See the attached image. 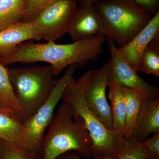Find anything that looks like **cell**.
I'll return each mask as SVG.
<instances>
[{
  "label": "cell",
  "instance_id": "obj_1",
  "mask_svg": "<svg viewBox=\"0 0 159 159\" xmlns=\"http://www.w3.org/2000/svg\"><path fill=\"white\" fill-rule=\"evenodd\" d=\"M106 41L104 34L66 44L28 41L19 46L11 55L1 57L0 62L5 66L17 62H47L52 67L54 76H57L72 65L76 64L83 68L89 61L97 60L103 52L102 46Z\"/></svg>",
  "mask_w": 159,
  "mask_h": 159
},
{
  "label": "cell",
  "instance_id": "obj_2",
  "mask_svg": "<svg viewBox=\"0 0 159 159\" xmlns=\"http://www.w3.org/2000/svg\"><path fill=\"white\" fill-rule=\"evenodd\" d=\"M43 139L41 159H55L68 151H75L83 158L92 157L93 141L81 117L72 113L64 102L49 125Z\"/></svg>",
  "mask_w": 159,
  "mask_h": 159
},
{
  "label": "cell",
  "instance_id": "obj_3",
  "mask_svg": "<svg viewBox=\"0 0 159 159\" xmlns=\"http://www.w3.org/2000/svg\"><path fill=\"white\" fill-rule=\"evenodd\" d=\"M93 70L86 72L78 80L69 79L62 99L70 104L72 113L81 117L93 141L92 157L99 159L118 156L122 149L124 137L104 126L86 103L84 92Z\"/></svg>",
  "mask_w": 159,
  "mask_h": 159
},
{
  "label": "cell",
  "instance_id": "obj_4",
  "mask_svg": "<svg viewBox=\"0 0 159 159\" xmlns=\"http://www.w3.org/2000/svg\"><path fill=\"white\" fill-rule=\"evenodd\" d=\"M94 6L102 21L103 34L119 48L132 39L153 16L132 0H99Z\"/></svg>",
  "mask_w": 159,
  "mask_h": 159
},
{
  "label": "cell",
  "instance_id": "obj_5",
  "mask_svg": "<svg viewBox=\"0 0 159 159\" xmlns=\"http://www.w3.org/2000/svg\"><path fill=\"white\" fill-rule=\"evenodd\" d=\"M9 80L21 108L24 122L47 101L57 84L52 67L35 66L9 70Z\"/></svg>",
  "mask_w": 159,
  "mask_h": 159
},
{
  "label": "cell",
  "instance_id": "obj_6",
  "mask_svg": "<svg viewBox=\"0 0 159 159\" xmlns=\"http://www.w3.org/2000/svg\"><path fill=\"white\" fill-rule=\"evenodd\" d=\"M78 66H69L45 102L31 117L23 122V133L19 147L36 154L41 158L42 146L46 129L54 118V111L63 95L69 79L74 75Z\"/></svg>",
  "mask_w": 159,
  "mask_h": 159
},
{
  "label": "cell",
  "instance_id": "obj_7",
  "mask_svg": "<svg viewBox=\"0 0 159 159\" xmlns=\"http://www.w3.org/2000/svg\"><path fill=\"white\" fill-rule=\"evenodd\" d=\"M77 8L75 0H60L47 6L29 21L41 39L55 42L68 33Z\"/></svg>",
  "mask_w": 159,
  "mask_h": 159
},
{
  "label": "cell",
  "instance_id": "obj_8",
  "mask_svg": "<svg viewBox=\"0 0 159 159\" xmlns=\"http://www.w3.org/2000/svg\"><path fill=\"white\" fill-rule=\"evenodd\" d=\"M112 62L110 57L102 67L93 70L84 92L87 105L107 128L112 130L110 106L106 97V90L111 82Z\"/></svg>",
  "mask_w": 159,
  "mask_h": 159
},
{
  "label": "cell",
  "instance_id": "obj_9",
  "mask_svg": "<svg viewBox=\"0 0 159 159\" xmlns=\"http://www.w3.org/2000/svg\"><path fill=\"white\" fill-rule=\"evenodd\" d=\"M106 38L112 62L111 82H116L123 88L134 91L144 100L159 98L158 88L151 85L140 77L121 57L114 42L108 38Z\"/></svg>",
  "mask_w": 159,
  "mask_h": 159
},
{
  "label": "cell",
  "instance_id": "obj_10",
  "mask_svg": "<svg viewBox=\"0 0 159 159\" xmlns=\"http://www.w3.org/2000/svg\"><path fill=\"white\" fill-rule=\"evenodd\" d=\"M159 36V11L149 23L123 47L118 48L121 57L137 71L143 52L151 41Z\"/></svg>",
  "mask_w": 159,
  "mask_h": 159
},
{
  "label": "cell",
  "instance_id": "obj_11",
  "mask_svg": "<svg viewBox=\"0 0 159 159\" xmlns=\"http://www.w3.org/2000/svg\"><path fill=\"white\" fill-rule=\"evenodd\" d=\"M68 33L73 42L104 34L102 21L94 5L78 7Z\"/></svg>",
  "mask_w": 159,
  "mask_h": 159
},
{
  "label": "cell",
  "instance_id": "obj_12",
  "mask_svg": "<svg viewBox=\"0 0 159 159\" xmlns=\"http://www.w3.org/2000/svg\"><path fill=\"white\" fill-rule=\"evenodd\" d=\"M41 39L30 21L16 23L0 31V58L11 55L25 42Z\"/></svg>",
  "mask_w": 159,
  "mask_h": 159
},
{
  "label": "cell",
  "instance_id": "obj_13",
  "mask_svg": "<svg viewBox=\"0 0 159 159\" xmlns=\"http://www.w3.org/2000/svg\"><path fill=\"white\" fill-rule=\"evenodd\" d=\"M152 133H159V98L144 101L130 139L141 143Z\"/></svg>",
  "mask_w": 159,
  "mask_h": 159
},
{
  "label": "cell",
  "instance_id": "obj_14",
  "mask_svg": "<svg viewBox=\"0 0 159 159\" xmlns=\"http://www.w3.org/2000/svg\"><path fill=\"white\" fill-rule=\"evenodd\" d=\"M109 99L112 119V129L124 137L125 107L122 88L116 82H111L108 85Z\"/></svg>",
  "mask_w": 159,
  "mask_h": 159
},
{
  "label": "cell",
  "instance_id": "obj_15",
  "mask_svg": "<svg viewBox=\"0 0 159 159\" xmlns=\"http://www.w3.org/2000/svg\"><path fill=\"white\" fill-rule=\"evenodd\" d=\"M23 129V122L16 114L0 109V140L19 147Z\"/></svg>",
  "mask_w": 159,
  "mask_h": 159
},
{
  "label": "cell",
  "instance_id": "obj_16",
  "mask_svg": "<svg viewBox=\"0 0 159 159\" xmlns=\"http://www.w3.org/2000/svg\"><path fill=\"white\" fill-rule=\"evenodd\" d=\"M9 70L0 62V109L11 111L24 122L21 108L10 83Z\"/></svg>",
  "mask_w": 159,
  "mask_h": 159
},
{
  "label": "cell",
  "instance_id": "obj_17",
  "mask_svg": "<svg viewBox=\"0 0 159 159\" xmlns=\"http://www.w3.org/2000/svg\"><path fill=\"white\" fill-rule=\"evenodd\" d=\"M122 89L125 107L124 137L129 139L131 137L142 104L145 100L134 91L123 88Z\"/></svg>",
  "mask_w": 159,
  "mask_h": 159
},
{
  "label": "cell",
  "instance_id": "obj_18",
  "mask_svg": "<svg viewBox=\"0 0 159 159\" xmlns=\"http://www.w3.org/2000/svg\"><path fill=\"white\" fill-rule=\"evenodd\" d=\"M25 10L24 0H0V31L22 21Z\"/></svg>",
  "mask_w": 159,
  "mask_h": 159
},
{
  "label": "cell",
  "instance_id": "obj_19",
  "mask_svg": "<svg viewBox=\"0 0 159 159\" xmlns=\"http://www.w3.org/2000/svg\"><path fill=\"white\" fill-rule=\"evenodd\" d=\"M137 72L159 77V36L151 41L143 52Z\"/></svg>",
  "mask_w": 159,
  "mask_h": 159
},
{
  "label": "cell",
  "instance_id": "obj_20",
  "mask_svg": "<svg viewBox=\"0 0 159 159\" xmlns=\"http://www.w3.org/2000/svg\"><path fill=\"white\" fill-rule=\"evenodd\" d=\"M116 159H159L151 153L141 142L124 137L122 149Z\"/></svg>",
  "mask_w": 159,
  "mask_h": 159
},
{
  "label": "cell",
  "instance_id": "obj_21",
  "mask_svg": "<svg viewBox=\"0 0 159 159\" xmlns=\"http://www.w3.org/2000/svg\"><path fill=\"white\" fill-rule=\"evenodd\" d=\"M36 154L0 140V159H40Z\"/></svg>",
  "mask_w": 159,
  "mask_h": 159
},
{
  "label": "cell",
  "instance_id": "obj_22",
  "mask_svg": "<svg viewBox=\"0 0 159 159\" xmlns=\"http://www.w3.org/2000/svg\"><path fill=\"white\" fill-rule=\"evenodd\" d=\"M25 10L22 21L30 20L52 3L60 0H24ZM78 2L79 0H75Z\"/></svg>",
  "mask_w": 159,
  "mask_h": 159
},
{
  "label": "cell",
  "instance_id": "obj_23",
  "mask_svg": "<svg viewBox=\"0 0 159 159\" xmlns=\"http://www.w3.org/2000/svg\"><path fill=\"white\" fill-rule=\"evenodd\" d=\"M149 14L154 16L159 11V0H132Z\"/></svg>",
  "mask_w": 159,
  "mask_h": 159
},
{
  "label": "cell",
  "instance_id": "obj_24",
  "mask_svg": "<svg viewBox=\"0 0 159 159\" xmlns=\"http://www.w3.org/2000/svg\"><path fill=\"white\" fill-rule=\"evenodd\" d=\"M141 143L152 153L159 157V133L154 135L152 138L147 139Z\"/></svg>",
  "mask_w": 159,
  "mask_h": 159
},
{
  "label": "cell",
  "instance_id": "obj_25",
  "mask_svg": "<svg viewBox=\"0 0 159 159\" xmlns=\"http://www.w3.org/2000/svg\"><path fill=\"white\" fill-rule=\"evenodd\" d=\"M118 156H113L107 157L102 158L92 159H116ZM82 158L79 153L76 152L70 151L66 152L60 155L55 159H82Z\"/></svg>",
  "mask_w": 159,
  "mask_h": 159
},
{
  "label": "cell",
  "instance_id": "obj_26",
  "mask_svg": "<svg viewBox=\"0 0 159 159\" xmlns=\"http://www.w3.org/2000/svg\"><path fill=\"white\" fill-rule=\"evenodd\" d=\"M99 1V0H79V7H87L93 6L95 3Z\"/></svg>",
  "mask_w": 159,
  "mask_h": 159
},
{
  "label": "cell",
  "instance_id": "obj_27",
  "mask_svg": "<svg viewBox=\"0 0 159 159\" xmlns=\"http://www.w3.org/2000/svg\"></svg>",
  "mask_w": 159,
  "mask_h": 159
}]
</instances>
